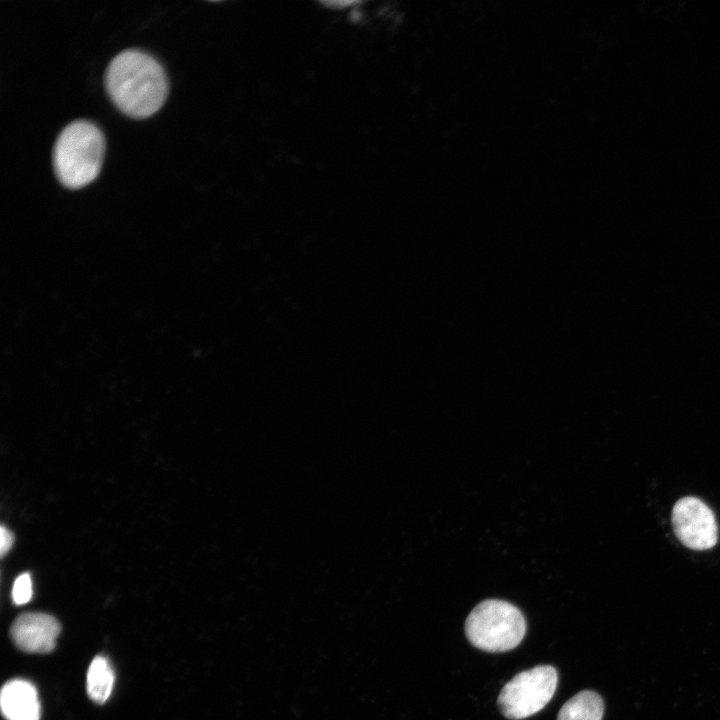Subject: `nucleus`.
Here are the masks:
<instances>
[{"mask_svg": "<svg viewBox=\"0 0 720 720\" xmlns=\"http://www.w3.org/2000/svg\"><path fill=\"white\" fill-rule=\"evenodd\" d=\"M33 594L32 580L29 573L20 574L14 581L12 587V599L17 605H23L30 601Z\"/></svg>", "mask_w": 720, "mask_h": 720, "instance_id": "9d476101", "label": "nucleus"}, {"mask_svg": "<svg viewBox=\"0 0 720 720\" xmlns=\"http://www.w3.org/2000/svg\"><path fill=\"white\" fill-rule=\"evenodd\" d=\"M60 630V624L53 616L41 612H27L14 620L10 635L19 649L45 654L54 649Z\"/></svg>", "mask_w": 720, "mask_h": 720, "instance_id": "423d86ee", "label": "nucleus"}, {"mask_svg": "<svg viewBox=\"0 0 720 720\" xmlns=\"http://www.w3.org/2000/svg\"><path fill=\"white\" fill-rule=\"evenodd\" d=\"M14 543V534L5 526L0 528V554L4 557Z\"/></svg>", "mask_w": 720, "mask_h": 720, "instance_id": "9b49d317", "label": "nucleus"}, {"mask_svg": "<svg viewBox=\"0 0 720 720\" xmlns=\"http://www.w3.org/2000/svg\"><path fill=\"white\" fill-rule=\"evenodd\" d=\"M526 621L520 610L509 602L489 599L469 613L465 633L476 648L492 653L506 652L520 644Z\"/></svg>", "mask_w": 720, "mask_h": 720, "instance_id": "7ed1b4c3", "label": "nucleus"}, {"mask_svg": "<svg viewBox=\"0 0 720 720\" xmlns=\"http://www.w3.org/2000/svg\"><path fill=\"white\" fill-rule=\"evenodd\" d=\"M104 154L102 132L93 123L76 120L59 133L52 152L58 181L66 188L78 189L98 175Z\"/></svg>", "mask_w": 720, "mask_h": 720, "instance_id": "f03ea898", "label": "nucleus"}, {"mask_svg": "<svg viewBox=\"0 0 720 720\" xmlns=\"http://www.w3.org/2000/svg\"><path fill=\"white\" fill-rule=\"evenodd\" d=\"M115 681L113 668L104 656H96L87 671V693L96 703H104L109 698Z\"/></svg>", "mask_w": 720, "mask_h": 720, "instance_id": "1a4fd4ad", "label": "nucleus"}, {"mask_svg": "<svg viewBox=\"0 0 720 720\" xmlns=\"http://www.w3.org/2000/svg\"><path fill=\"white\" fill-rule=\"evenodd\" d=\"M0 705L6 720H39L40 702L36 688L22 679L7 682L1 690Z\"/></svg>", "mask_w": 720, "mask_h": 720, "instance_id": "0eeeda50", "label": "nucleus"}, {"mask_svg": "<svg viewBox=\"0 0 720 720\" xmlns=\"http://www.w3.org/2000/svg\"><path fill=\"white\" fill-rule=\"evenodd\" d=\"M604 704L601 696L584 690L569 699L560 709L557 720H601Z\"/></svg>", "mask_w": 720, "mask_h": 720, "instance_id": "6e6552de", "label": "nucleus"}, {"mask_svg": "<svg viewBox=\"0 0 720 720\" xmlns=\"http://www.w3.org/2000/svg\"><path fill=\"white\" fill-rule=\"evenodd\" d=\"M672 526L680 542L690 549H710L718 539V527L712 510L692 496L676 502L672 510Z\"/></svg>", "mask_w": 720, "mask_h": 720, "instance_id": "39448f33", "label": "nucleus"}, {"mask_svg": "<svg viewBox=\"0 0 720 720\" xmlns=\"http://www.w3.org/2000/svg\"><path fill=\"white\" fill-rule=\"evenodd\" d=\"M105 89L114 105L131 118H146L164 103L167 78L161 64L137 49L117 54L104 75Z\"/></svg>", "mask_w": 720, "mask_h": 720, "instance_id": "f257e3e1", "label": "nucleus"}, {"mask_svg": "<svg viewBox=\"0 0 720 720\" xmlns=\"http://www.w3.org/2000/svg\"><path fill=\"white\" fill-rule=\"evenodd\" d=\"M557 682V671L550 665L522 671L504 685L497 699L498 707L509 719L527 718L546 706Z\"/></svg>", "mask_w": 720, "mask_h": 720, "instance_id": "20e7f679", "label": "nucleus"}]
</instances>
